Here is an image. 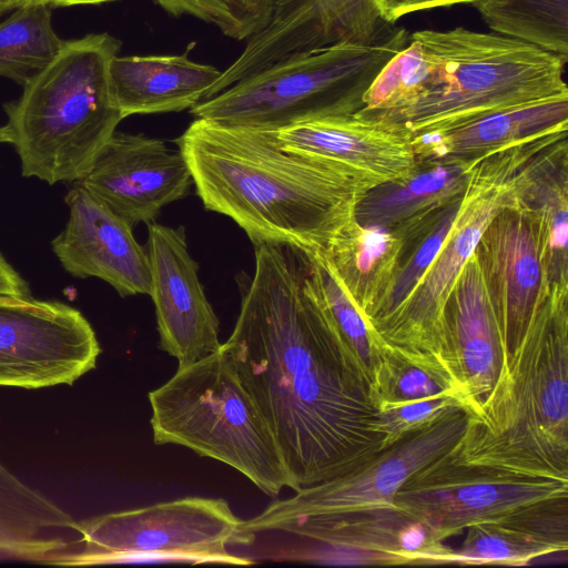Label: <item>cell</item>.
I'll return each instance as SVG.
<instances>
[{
  "label": "cell",
  "instance_id": "4fadbf2b",
  "mask_svg": "<svg viewBox=\"0 0 568 568\" xmlns=\"http://www.w3.org/2000/svg\"><path fill=\"white\" fill-rule=\"evenodd\" d=\"M146 252L160 348L179 367L220 349V324L200 282L182 226L150 222Z\"/></svg>",
  "mask_w": 568,
  "mask_h": 568
},
{
  "label": "cell",
  "instance_id": "836d02e7",
  "mask_svg": "<svg viewBox=\"0 0 568 568\" xmlns=\"http://www.w3.org/2000/svg\"><path fill=\"white\" fill-rule=\"evenodd\" d=\"M346 36L355 41H372L385 23L369 0H323Z\"/></svg>",
  "mask_w": 568,
  "mask_h": 568
},
{
  "label": "cell",
  "instance_id": "7a4b0ae2",
  "mask_svg": "<svg viewBox=\"0 0 568 568\" xmlns=\"http://www.w3.org/2000/svg\"><path fill=\"white\" fill-rule=\"evenodd\" d=\"M204 206L254 245L323 250L379 182L344 164L286 152L263 131L195 119L176 141Z\"/></svg>",
  "mask_w": 568,
  "mask_h": 568
},
{
  "label": "cell",
  "instance_id": "8fae6325",
  "mask_svg": "<svg viewBox=\"0 0 568 568\" xmlns=\"http://www.w3.org/2000/svg\"><path fill=\"white\" fill-rule=\"evenodd\" d=\"M567 496L566 481L459 464L448 452L412 475L394 504L445 541L473 525Z\"/></svg>",
  "mask_w": 568,
  "mask_h": 568
},
{
  "label": "cell",
  "instance_id": "d590c367",
  "mask_svg": "<svg viewBox=\"0 0 568 568\" xmlns=\"http://www.w3.org/2000/svg\"><path fill=\"white\" fill-rule=\"evenodd\" d=\"M381 19L393 24L406 14L435 8L460 3H473L475 0H369Z\"/></svg>",
  "mask_w": 568,
  "mask_h": 568
},
{
  "label": "cell",
  "instance_id": "ba28073f",
  "mask_svg": "<svg viewBox=\"0 0 568 568\" xmlns=\"http://www.w3.org/2000/svg\"><path fill=\"white\" fill-rule=\"evenodd\" d=\"M409 34L387 30L372 41H339L273 64L190 109L195 119L272 131L293 123L354 113Z\"/></svg>",
  "mask_w": 568,
  "mask_h": 568
},
{
  "label": "cell",
  "instance_id": "f546056e",
  "mask_svg": "<svg viewBox=\"0 0 568 568\" xmlns=\"http://www.w3.org/2000/svg\"><path fill=\"white\" fill-rule=\"evenodd\" d=\"M51 17V7L36 1L0 23V77L23 87L57 57L65 40L54 32Z\"/></svg>",
  "mask_w": 568,
  "mask_h": 568
},
{
  "label": "cell",
  "instance_id": "30bf717a",
  "mask_svg": "<svg viewBox=\"0 0 568 568\" xmlns=\"http://www.w3.org/2000/svg\"><path fill=\"white\" fill-rule=\"evenodd\" d=\"M467 412L454 408L434 422L405 434L353 469L275 499L254 518L251 532L277 531L292 520L394 505L396 491L416 471L450 452L463 435Z\"/></svg>",
  "mask_w": 568,
  "mask_h": 568
},
{
  "label": "cell",
  "instance_id": "ac0fdd59",
  "mask_svg": "<svg viewBox=\"0 0 568 568\" xmlns=\"http://www.w3.org/2000/svg\"><path fill=\"white\" fill-rule=\"evenodd\" d=\"M277 531L368 550L384 556L390 566L449 565L453 552L427 525L395 504L300 518Z\"/></svg>",
  "mask_w": 568,
  "mask_h": 568
},
{
  "label": "cell",
  "instance_id": "e575fe53",
  "mask_svg": "<svg viewBox=\"0 0 568 568\" xmlns=\"http://www.w3.org/2000/svg\"><path fill=\"white\" fill-rule=\"evenodd\" d=\"M334 566H390L378 554L345 545L313 541L304 550L293 551L286 559Z\"/></svg>",
  "mask_w": 568,
  "mask_h": 568
},
{
  "label": "cell",
  "instance_id": "603a6c76",
  "mask_svg": "<svg viewBox=\"0 0 568 568\" xmlns=\"http://www.w3.org/2000/svg\"><path fill=\"white\" fill-rule=\"evenodd\" d=\"M479 159L418 161L409 175L372 187L358 203L355 217L363 225L387 229L416 221L459 197Z\"/></svg>",
  "mask_w": 568,
  "mask_h": 568
},
{
  "label": "cell",
  "instance_id": "f35d334b",
  "mask_svg": "<svg viewBox=\"0 0 568 568\" xmlns=\"http://www.w3.org/2000/svg\"><path fill=\"white\" fill-rule=\"evenodd\" d=\"M0 143H11L12 144V135L9 126L6 124L0 126Z\"/></svg>",
  "mask_w": 568,
  "mask_h": 568
},
{
  "label": "cell",
  "instance_id": "8992f818",
  "mask_svg": "<svg viewBox=\"0 0 568 568\" xmlns=\"http://www.w3.org/2000/svg\"><path fill=\"white\" fill-rule=\"evenodd\" d=\"M557 134L480 158L473 166L456 220L412 295L374 325L387 348L449 383L467 405L449 354L446 305L485 229L519 202L531 159Z\"/></svg>",
  "mask_w": 568,
  "mask_h": 568
},
{
  "label": "cell",
  "instance_id": "484cf974",
  "mask_svg": "<svg viewBox=\"0 0 568 568\" xmlns=\"http://www.w3.org/2000/svg\"><path fill=\"white\" fill-rule=\"evenodd\" d=\"M402 244L400 229L363 225L354 217L322 250L367 320L393 280Z\"/></svg>",
  "mask_w": 568,
  "mask_h": 568
},
{
  "label": "cell",
  "instance_id": "8d00e7d4",
  "mask_svg": "<svg viewBox=\"0 0 568 568\" xmlns=\"http://www.w3.org/2000/svg\"><path fill=\"white\" fill-rule=\"evenodd\" d=\"M0 296L31 297L28 282L0 252Z\"/></svg>",
  "mask_w": 568,
  "mask_h": 568
},
{
  "label": "cell",
  "instance_id": "5b68a950",
  "mask_svg": "<svg viewBox=\"0 0 568 568\" xmlns=\"http://www.w3.org/2000/svg\"><path fill=\"white\" fill-rule=\"evenodd\" d=\"M120 48L106 32L65 41L21 97L4 104L23 176L75 183L90 171L123 120L109 73Z\"/></svg>",
  "mask_w": 568,
  "mask_h": 568
},
{
  "label": "cell",
  "instance_id": "9c48e42d",
  "mask_svg": "<svg viewBox=\"0 0 568 568\" xmlns=\"http://www.w3.org/2000/svg\"><path fill=\"white\" fill-rule=\"evenodd\" d=\"M79 550L48 565L89 566L124 562L223 564L247 566L230 547L253 545L223 498L185 497L75 521Z\"/></svg>",
  "mask_w": 568,
  "mask_h": 568
},
{
  "label": "cell",
  "instance_id": "ffe728a7",
  "mask_svg": "<svg viewBox=\"0 0 568 568\" xmlns=\"http://www.w3.org/2000/svg\"><path fill=\"white\" fill-rule=\"evenodd\" d=\"M568 550V496L536 503L473 525L449 565L527 566Z\"/></svg>",
  "mask_w": 568,
  "mask_h": 568
},
{
  "label": "cell",
  "instance_id": "d6a6232c",
  "mask_svg": "<svg viewBox=\"0 0 568 568\" xmlns=\"http://www.w3.org/2000/svg\"><path fill=\"white\" fill-rule=\"evenodd\" d=\"M454 408L466 410L462 399L445 395L376 410L373 429L381 436L382 448H385L405 434L434 422Z\"/></svg>",
  "mask_w": 568,
  "mask_h": 568
},
{
  "label": "cell",
  "instance_id": "5bb4252c",
  "mask_svg": "<svg viewBox=\"0 0 568 568\" xmlns=\"http://www.w3.org/2000/svg\"><path fill=\"white\" fill-rule=\"evenodd\" d=\"M130 225L150 223L193 183L181 151L143 134L114 132L90 171L75 182Z\"/></svg>",
  "mask_w": 568,
  "mask_h": 568
},
{
  "label": "cell",
  "instance_id": "f1b7e54d",
  "mask_svg": "<svg viewBox=\"0 0 568 568\" xmlns=\"http://www.w3.org/2000/svg\"><path fill=\"white\" fill-rule=\"evenodd\" d=\"M493 32L568 60V0H475Z\"/></svg>",
  "mask_w": 568,
  "mask_h": 568
},
{
  "label": "cell",
  "instance_id": "83f0119b",
  "mask_svg": "<svg viewBox=\"0 0 568 568\" xmlns=\"http://www.w3.org/2000/svg\"><path fill=\"white\" fill-rule=\"evenodd\" d=\"M462 196L416 221L397 226L403 232L398 263L386 293L368 317L373 327L412 295L446 240L459 211Z\"/></svg>",
  "mask_w": 568,
  "mask_h": 568
},
{
  "label": "cell",
  "instance_id": "52a82bcc",
  "mask_svg": "<svg viewBox=\"0 0 568 568\" xmlns=\"http://www.w3.org/2000/svg\"><path fill=\"white\" fill-rule=\"evenodd\" d=\"M149 402L155 445L183 446L229 465L270 497L291 488L274 436L222 346L178 367Z\"/></svg>",
  "mask_w": 568,
  "mask_h": 568
},
{
  "label": "cell",
  "instance_id": "2e32d148",
  "mask_svg": "<svg viewBox=\"0 0 568 568\" xmlns=\"http://www.w3.org/2000/svg\"><path fill=\"white\" fill-rule=\"evenodd\" d=\"M64 200L69 219L51 242L63 268L74 277H98L121 296L149 295V256L133 226L78 183Z\"/></svg>",
  "mask_w": 568,
  "mask_h": 568
},
{
  "label": "cell",
  "instance_id": "7402d4cb",
  "mask_svg": "<svg viewBox=\"0 0 568 568\" xmlns=\"http://www.w3.org/2000/svg\"><path fill=\"white\" fill-rule=\"evenodd\" d=\"M568 97L511 108L455 129L412 139L417 161L479 159L567 132Z\"/></svg>",
  "mask_w": 568,
  "mask_h": 568
},
{
  "label": "cell",
  "instance_id": "44dd1931",
  "mask_svg": "<svg viewBox=\"0 0 568 568\" xmlns=\"http://www.w3.org/2000/svg\"><path fill=\"white\" fill-rule=\"evenodd\" d=\"M182 54L115 55L110 63L113 100L123 119L132 114L179 112L206 99L222 71Z\"/></svg>",
  "mask_w": 568,
  "mask_h": 568
},
{
  "label": "cell",
  "instance_id": "1f68e13d",
  "mask_svg": "<svg viewBox=\"0 0 568 568\" xmlns=\"http://www.w3.org/2000/svg\"><path fill=\"white\" fill-rule=\"evenodd\" d=\"M168 13L191 16L215 26L223 34L243 40L265 27L273 0H153Z\"/></svg>",
  "mask_w": 568,
  "mask_h": 568
},
{
  "label": "cell",
  "instance_id": "7c38bea8",
  "mask_svg": "<svg viewBox=\"0 0 568 568\" xmlns=\"http://www.w3.org/2000/svg\"><path fill=\"white\" fill-rule=\"evenodd\" d=\"M100 352L94 329L77 308L0 296V386L71 385L95 367Z\"/></svg>",
  "mask_w": 568,
  "mask_h": 568
},
{
  "label": "cell",
  "instance_id": "60d3db41",
  "mask_svg": "<svg viewBox=\"0 0 568 568\" xmlns=\"http://www.w3.org/2000/svg\"><path fill=\"white\" fill-rule=\"evenodd\" d=\"M11 10V0H0V16Z\"/></svg>",
  "mask_w": 568,
  "mask_h": 568
},
{
  "label": "cell",
  "instance_id": "4316f807",
  "mask_svg": "<svg viewBox=\"0 0 568 568\" xmlns=\"http://www.w3.org/2000/svg\"><path fill=\"white\" fill-rule=\"evenodd\" d=\"M308 286L336 336L369 387L387 347L362 313L322 250L301 252Z\"/></svg>",
  "mask_w": 568,
  "mask_h": 568
},
{
  "label": "cell",
  "instance_id": "9a60e30c",
  "mask_svg": "<svg viewBox=\"0 0 568 568\" xmlns=\"http://www.w3.org/2000/svg\"><path fill=\"white\" fill-rule=\"evenodd\" d=\"M475 254L510 352L549 292L537 226L520 199L494 216Z\"/></svg>",
  "mask_w": 568,
  "mask_h": 568
},
{
  "label": "cell",
  "instance_id": "3957f363",
  "mask_svg": "<svg viewBox=\"0 0 568 568\" xmlns=\"http://www.w3.org/2000/svg\"><path fill=\"white\" fill-rule=\"evenodd\" d=\"M561 58L495 32L458 27L412 33L356 111L410 139L485 115L568 97Z\"/></svg>",
  "mask_w": 568,
  "mask_h": 568
},
{
  "label": "cell",
  "instance_id": "d4e9b609",
  "mask_svg": "<svg viewBox=\"0 0 568 568\" xmlns=\"http://www.w3.org/2000/svg\"><path fill=\"white\" fill-rule=\"evenodd\" d=\"M567 134L554 140L531 160L520 204L537 226L549 288H568Z\"/></svg>",
  "mask_w": 568,
  "mask_h": 568
},
{
  "label": "cell",
  "instance_id": "74e56055",
  "mask_svg": "<svg viewBox=\"0 0 568 568\" xmlns=\"http://www.w3.org/2000/svg\"><path fill=\"white\" fill-rule=\"evenodd\" d=\"M52 7H69L75 4H98L114 0H39Z\"/></svg>",
  "mask_w": 568,
  "mask_h": 568
},
{
  "label": "cell",
  "instance_id": "e0dca14e",
  "mask_svg": "<svg viewBox=\"0 0 568 568\" xmlns=\"http://www.w3.org/2000/svg\"><path fill=\"white\" fill-rule=\"evenodd\" d=\"M263 132L286 152L344 164L379 183L405 178L418 164L409 136L356 112Z\"/></svg>",
  "mask_w": 568,
  "mask_h": 568
},
{
  "label": "cell",
  "instance_id": "d6986e66",
  "mask_svg": "<svg viewBox=\"0 0 568 568\" xmlns=\"http://www.w3.org/2000/svg\"><path fill=\"white\" fill-rule=\"evenodd\" d=\"M446 326L450 361L471 415L509 353L475 252L448 298Z\"/></svg>",
  "mask_w": 568,
  "mask_h": 568
},
{
  "label": "cell",
  "instance_id": "4dcf8cb0",
  "mask_svg": "<svg viewBox=\"0 0 568 568\" xmlns=\"http://www.w3.org/2000/svg\"><path fill=\"white\" fill-rule=\"evenodd\" d=\"M445 395L462 399L449 383L432 371L390 348L385 351L372 388V403L376 410Z\"/></svg>",
  "mask_w": 568,
  "mask_h": 568
},
{
  "label": "cell",
  "instance_id": "ab89813d",
  "mask_svg": "<svg viewBox=\"0 0 568 568\" xmlns=\"http://www.w3.org/2000/svg\"><path fill=\"white\" fill-rule=\"evenodd\" d=\"M36 1H39V0H11V9H17L19 7H22L24 4L36 2Z\"/></svg>",
  "mask_w": 568,
  "mask_h": 568
},
{
  "label": "cell",
  "instance_id": "6da1fadb",
  "mask_svg": "<svg viewBox=\"0 0 568 568\" xmlns=\"http://www.w3.org/2000/svg\"><path fill=\"white\" fill-rule=\"evenodd\" d=\"M222 348L274 436L292 490L383 449L369 387L316 302L301 251L255 245L254 274Z\"/></svg>",
  "mask_w": 568,
  "mask_h": 568
},
{
  "label": "cell",
  "instance_id": "cb8c5ba5",
  "mask_svg": "<svg viewBox=\"0 0 568 568\" xmlns=\"http://www.w3.org/2000/svg\"><path fill=\"white\" fill-rule=\"evenodd\" d=\"M73 518L0 462V559L49 564L69 552Z\"/></svg>",
  "mask_w": 568,
  "mask_h": 568
},
{
  "label": "cell",
  "instance_id": "277c9868",
  "mask_svg": "<svg viewBox=\"0 0 568 568\" xmlns=\"http://www.w3.org/2000/svg\"><path fill=\"white\" fill-rule=\"evenodd\" d=\"M452 457L568 483V290H549Z\"/></svg>",
  "mask_w": 568,
  "mask_h": 568
}]
</instances>
